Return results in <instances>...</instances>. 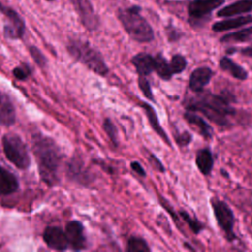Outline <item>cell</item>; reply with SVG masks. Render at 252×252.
Listing matches in <instances>:
<instances>
[{
    "instance_id": "34",
    "label": "cell",
    "mask_w": 252,
    "mask_h": 252,
    "mask_svg": "<svg viewBox=\"0 0 252 252\" xmlns=\"http://www.w3.org/2000/svg\"><path fill=\"white\" fill-rule=\"evenodd\" d=\"M131 167H132V169H133L136 173H138L139 175H141V176H146V172H145L143 166H142L138 161H133V162H131Z\"/></svg>"
},
{
    "instance_id": "21",
    "label": "cell",
    "mask_w": 252,
    "mask_h": 252,
    "mask_svg": "<svg viewBox=\"0 0 252 252\" xmlns=\"http://www.w3.org/2000/svg\"><path fill=\"white\" fill-rule=\"evenodd\" d=\"M220 67L222 70L228 72L232 77L238 80H245L248 76L247 71L244 68H242L240 65H238L237 63H235L233 60H231L226 56L222 57L220 60Z\"/></svg>"
},
{
    "instance_id": "32",
    "label": "cell",
    "mask_w": 252,
    "mask_h": 252,
    "mask_svg": "<svg viewBox=\"0 0 252 252\" xmlns=\"http://www.w3.org/2000/svg\"><path fill=\"white\" fill-rule=\"evenodd\" d=\"M175 139H176V142H177V144L179 145V146H187L190 142H191V140H192V135L189 133V132H183V133H181V134H179V135H177L176 137H175Z\"/></svg>"
},
{
    "instance_id": "12",
    "label": "cell",
    "mask_w": 252,
    "mask_h": 252,
    "mask_svg": "<svg viewBox=\"0 0 252 252\" xmlns=\"http://www.w3.org/2000/svg\"><path fill=\"white\" fill-rule=\"evenodd\" d=\"M213 76V71L209 67H200L195 69L189 79V88L195 92L200 93L209 84Z\"/></svg>"
},
{
    "instance_id": "26",
    "label": "cell",
    "mask_w": 252,
    "mask_h": 252,
    "mask_svg": "<svg viewBox=\"0 0 252 252\" xmlns=\"http://www.w3.org/2000/svg\"><path fill=\"white\" fill-rule=\"evenodd\" d=\"M186 65H187V61L182 55L175 54L172 56L170 61V67L173 75L183 72L184 69L186 68Z\"/></svg>"
},
{
    "instance_id": "33",
    "label": "cell",
    "mask_w": 252,
    "mask_h": 252,
    "mask_svg": "<svg viewBox=\"0 0 252 252\" xmlns=\"http://www.w3.org/2000/svg\"><path fill=\"white\" fill-rule=\"evenodd\" d=\"M150 160H151L153 166H155L158 170H159V171H161V172L164 171V167H163L162 163L158 159V158H157L156 156L151 155V156H150Z\"/></svg>"
},
{
    "instance_id": "5",
    "label": "cell",
    "mask_w": 252,
    "mask_h": 252,
    "mask_svg": "<svg viewBox=\"0 0 252 252\" xmlns=\"http://www.w3.org/2000/svg\"><path fill=\"white\" fill-rule=\"evenodd\" d=\"M2 145L6 158L16 167L26 169L30 166V154L21 137L16 134H7L2 139Z\"/></svg>"
},
{
    "instance_id": "11",
    "label": "cell",
    "mask_w": 252,
    "mask_h": 252,
    "mask_svg": "<svg viewBox=\"0 0 252 252\" xmlns=\"http://www.w3.org/2000/svg\"><path fill=\"white\" fill-rule=\"evenodd\" d=\"M223 2L224 0H194L188 7V14L192 19H202Z\"/></svg>"
},
{
    "instance_id": "35",
    "label": "cell",
    "mask_w": 252,
    "mask_h": 252,
    "mask_svg": "<svg viewBox=\"0 0 252 252\" xmlns=\"http://www.w3.org/2000/svg\"><path fill=\"white\" fill-rule=\"evenodd\" d=\"M241 53L245 56H249V57H252V45L251 46H248L244 49L241 50Z\"/></svg>"
},
{
    "instance_id": "4",
    "label": "cell",
    "mask_w": 252,
    "mask_h": 252,
    "mask_svg": "<svg viewBox=\"0 0 252 252\" xmlns=\"http://www.w3.org/2000/svg\"><path fill=\"white\" fill-rule=\"evenodd\" d=\"M67 49L75 59L82 62L93 72L101 76L108 72V68L101 54L87 41L71 39L67 44Z\"/></svg>"
},
{
    "instance_id": "22",
    "label": "cell",
    "mask_w": 252,
    "mask_h": 252,
    "mask_svg": "<svg viewBox=\"0 0 252 252\" xmlns=\"http://www.w3.org/2000/svg\"><path fill=\"white\" fill-rule=\"evenodd\" d=\"M142 106H143V108L145 109V112H146V114H147V116H148L149 122H150L151 126L153 127V129L156 131L157 134H158V135L160 136V138L163 139V141H165L166 144L170 145L169 139H168V137H167L165 131H164V130L162 129V127L160 126L159 121H158V115H157L156 111L154 110V108H153L150 104H148V103H146V102H143V103H142Z\"/></svg>"
},
{
    "instance_id": "29",
    "label": "cell",
    "mask_w": 252,
    "mask_h": 252,
    "mask_svg": "<svg viewBox=\"0 0 252 252\" xmlns=\"http://www.w3.org/2000/svg\"><path fill=\"white\" fill-rule=\"evenodd\" d=\"M29 51H30V54H31L32 58L34 60V62L40 68H43V67L46 66V63H47L46 58L43 55V53L36 46H30L29 47Z\"/></svg>"
},
{
    "instance_id": "28",
    "label": "cell",
    "mask_w": 252,
    "mask_h": 252,
    "mask_svg": "<svg viewBox=\"0 0 252 252\" xmlns=\"http://www.w3.org/2000/svg\"><path fill=\"white\" fill-rule=\"evenodd\" d=\"M103 128H104V131L106 132L107 136L109 137V139L111 140V142L117 146L118 144V133H117V129L115 127V125L113 124V122L109 119V118H106L103 122Z\"/></svg>"
},
{
    "instance_id": "8",
    "label": "cell",
    "mask_w": 252,
    "mask_h": 252,
    "mask_svg": "<svg viewBox=\"0 0 252 252\" xmlns=\"http://www.w3.org/2000/svg\"><path fill=\"white\" fill-rule=\"evenodd\" d=\"M77 11L82 24L90 31H94L98 27V17L90 0H70Z\"/></svg>"
},
{
    "instance_id": "23",
    "label": "cell",
    "mask_w": 252,
    "mask_h": 252,
    "mask_svg": "<svg viewBox=\"0 0 252 252\" xmlns=\"http://www.w3.org/2000/svg\"><path fill=\"white\" fill-rule=\"evenodd\" d=\"M155 71L162 80L165 81L170 80L173 75L170 63H168V61L161 54H158L155 57Z\"/></svg>"
},
{
    "instance_id": "14",
    "label": "cell",
    "mask_w": 252,
    "mask_h": 252,
    "mask_svg": "<svg viewBox=\"0 0 252 252\" xmlns=\"http://www.w3.org/2000/svg\"><path fill=\"white\" fill-rule=\"evenodd\" d=\"M140 76H148L155 71V57L149 53H138L131 59Z\"/></svg>"
},
{
    "instance_id": "18",
    "label": "cell",
    "mask_w": 252,
    "mask_h": 252,
    "mask_svg": "<svg viewBox=\"0 0 252 252\" xmlns=\"http://www.w3.org/2000/svg\"><path fill=\"white\" fill-rule=\"evenodd\" d=\"M184 118L185 120L196 127L198 129L199 133L205 138V139H211L213 137V129L212 127L200 116L196 115L195 113H192V111L188 110L187 112L184 113Z\"/></svg>"
},
{
    "instance_id": "36",
    "label": "cell",
    "mask_w": 252,
    "mask_h": 252,
    "mask_svg": "<svg viewBox=\"0 0 252 252\" xmlns=\"http://www.w3.org/2000/svg\"><path fill=\"white\" fill-rule=\"evenodd\" d=\"M47 1H52V0H47Z\"/></svg>"
},
{
    "instance_id": "3",
    "label": "cell",
    "mask_w": 252,
    "mask_h": 252,
    "mask_svg": "<svg viewBox=\"0 0 252 252\" xmlns=\"http://www.w3.org/2000/svg\"><path fill=\"white\" fill-rule=\"evenodd\" d=\"M139 6L120 9L118 19L129 36L138 42H149L154 39V31L150 24L140 15Z\"/></svg>"
},
{
    "instance_id": "17",
    "label": "cell",
    "mask_w": 252,
    "mask_h": 252,
    "mask_svg": "<svg viewBox=\"0 0 252 252\" xmlns=\"http://www.w3.org/2000/svg\"><path fill=\"white\" fill-rule=\"evenodd\" d=\"M252 10V0H240L223 7L218 12V17H231L234 15L247 13Z\"/></svg>"
},
{
    "instance_id": "7",
    "label": "cell",
    "mask_w": 252,
    "mask_h": 252,
    "mask_svg": "<svg viewBox=\"0 0 252 252\" xmlns=\"http://www.w3.org/2000/svg\"><path fill=\"white\" fill-rule=\"evenodd\" d=\"M0 13L6 16L8 24L4 27V34L6 37L17 39L22 38L25 33V22L21 16L12 8L5 6L0 2Z\"/></svg>"
},
{
    "instance_id": "16",
    "label": "cell",
    "mask_w": 252,
    "mask_h": 252,
    "mask_svg": "<svg viewBox=\"0 0 252 252\" xmlns=\"http://www.w3.org/2000/svg\"><path fill=\"white\" fill-rule=\"evenodd\" d=\"M68 173L73 179L82 184L90 182L91 180L90 174L84 166V163L77 158H73L68 163Z\"/></svg>"
},
{
    "instance_id": "10",
    "label": "cell",
    "mask_w": 252,
    "mask_h": 252,
    "mask_svg": "<svg viewBox=\"0 0 252 252\" xmlns=\"http://www.w3.org/2000/svg\"><path fill=\"white\" fill-rule=\"evenodd\" d=\"M43 240L46 245L54 250H66L69 246L66 232L58 226H47L43 231Z\"/></svg>"
},
{
    "instance_id": "15",
    "label": "cell",
    "mask_w": 252,
    "mask_h": 252,
    "mask_svg": "<svg viewBox=\"0 0 252 252\" xmlns=\"http://www.w3.org/2000/svg\"><path fill=\"white\" fill-rule=\"evenodd\" d=\"M19 188L16 176L8 169L0 166V195L7 196L15 193Z\"/></svg>"
},
{
    "instance_id": "9",
    "label": "cell",
    "mask_w": 252,
    "mask_h": 252,
    "mask_svg": "<svg viewBox=\"0 0 252 252\" xmlns=\"http://www.w3.org/2000/svg\"><path fill=\"white\" fill-rule=\"evenodd\" d=\"M69 246L74 250H83L87 247V239L84 233V226L78 220H71L66 224L65 229Z\"/></svg>"
},
{
    "instance_id": "13",
    "label": "cell",
    "mask_w": 252,
    "mask_h": 252,
    "mask_svg": "<svg viewBox=\"0 0 252 252\" xmlns=\"http://www.w3.org/2000/svg\"><path fill=\"white\" fill-rule=\"evenodd\" d=\"M16 121V111L10 97L0 93V125L11 126Z\"/></svg>"
},
{
    "instance_id": "24",
    "label": "cell",
    "mask_w": 252,
    "mask_h": 252,
    "mask_svg": "<svg viewBox=\"0 0 252 252\" xmlns=\"http://www.w3.org/2000/svg\"><path fill=\"white\" fill-rule=\"evenodd\" d=\"M251 36H252V27H249V28L242 29L238 32L223 35L220 38V41L221 42H241V41L247 40Z\"/></svg>"
},
{
    "instance_id": "2",
    "label": "cell",
    "mask_w": 252,
    "mask_h": 252,
    "mask_svg": "<svg viewBox=\"0 0 252 252\" xmlns=\"http://www.w3.org/2000/svg\"><path fill=\"white\" fill-rule=\"evenodd\" d=\"M32 150L37 159L39 174L44 182L53 184L61 161V153L55 142L43 135L32 136Z\"/></svg>"
},
{
    "instance_id": "20",
    "label": "cell",
    "mask_w": 252,
    "mask_h": 252,
    "mask_svg": "<svg viewBox=\"0 0 252 252\" xmlns=\"http://www.w3.org/2000/svg\"><path fill=\"white\" fill-rule=\"evenodd\" d=\"M196 164L204 175H209L213 169L214 158L209 149H201L196 154Z\"/></svg>"
},
{
    "instance_id": "6",
    "label": "cell",
    "mask_w": 252,
    "mask_h": 252,
    "mask_svg": "<svg viewBox=\"0 0 252 252\" xmlns=\"http://www.w3.org/2000/svg\"><path fill=\"white\" fill-rule=\"evenodd\" d=\"M212 208L214 210L215 218L218 224L225 233L226 238L231 241L235 239V233L233 232L234 216L231 209L226 203L220 200H212Z\"/></svg>"
},
{
    "instance_id": "1",
    "label": "cell",
    "mask_w": 252,
    "mask_h": 252,
    "mask_svg": "<svg viewBox=\"0 0 252 252\" xmlns=\"http://www.w3.org/2000/svg\"><path fill=\"white\" fill-rule=\"evenodd\" d=\"M197 94L196 96L185 101L187 110L199 111L220 126L227 125V117L234 113V109L230 106L231 94H213L203 91Z\"/></svg>"
},
{
    "instance_id": "25",
    "label": "cell",
    "mask_w": 252,
    "mask_h": 252,
    "mask_svg": "<svg viewBox=\"0 0 252 252\" xmlns=\"http://www.w3.org/2000/svg\"><path fill=\"white\" fill-rule=\"evenodd\" d=\"M127 251L129 252H150L151 249L147 242L140 237H130L127 244Z\"/></svg>"
},
{
    "instance_id": "19",
    "label": "cell",
    "mask_w": 252,
    "mask_h": 252,
    "mask_svg": "<svg viewBox=\"0 0 252 252\" xmlns=\"http://www.w3.org/2000/svg\"><path fill=\"white\" fill-rule=\"evenodd\" d=\"M252 23V16H241L233 19H228V20H223L220 22H217L213 25V30L215 32H223L235 28L242 27L244 25Z\"/></svg>"
},
{
    "instance_id": "31",
    "label": "cell",
    "mask_w": 252,
    "mask_h": 252,
    "mask_svg": "<svg viewBox=\"0 0 252 252\" xmlns=\"http://www.w3.org/2000/svg\"><path fill=\"white\" fill-rule=\"evenodd\" d=\"M138 84H139V87L141 89V91L143 92L144 95L154 101L155 98H154V95H153V92H152V89H151V85L149 83V81L146 79V76H140L139 79H138Z\"/></svg>"
},
{
    "instance_id": "27",
    "label": "cell",
    "mask_w": 252,
    "mask_h": 252,
    "mask_svg": "<svg viewBox=\"0 0 252 252\" xmlns=\"http://www.w3.org/2000/svg\"><path fill=\"white\" fill-rule=\"evenodd\" d=\"M180 216L181 218L185 220V222L189 225V227L191 228V230L194 233H199L201 230H203V224L197 220V219H193L188 213L184 212V211H180Z\"/></svg>"
},
{
    "instance_id": "30",
    "label": "cell",
    "mask_w": 252,
    "mask_h": 252,
    "mask_svg": "<svg viewBox=\"0 0 252 252\" xmlns=\"http://www.w3.org/2000/svg\"><path fill=\"white\" fill-rule=\"evenodd\" d=\"M32 74V69L29 65H27L26 63H23L22 65L14 68L13 70V75L15 78H17L18 80H26L28 79Z\"/></svg>"
}]
</instances>
